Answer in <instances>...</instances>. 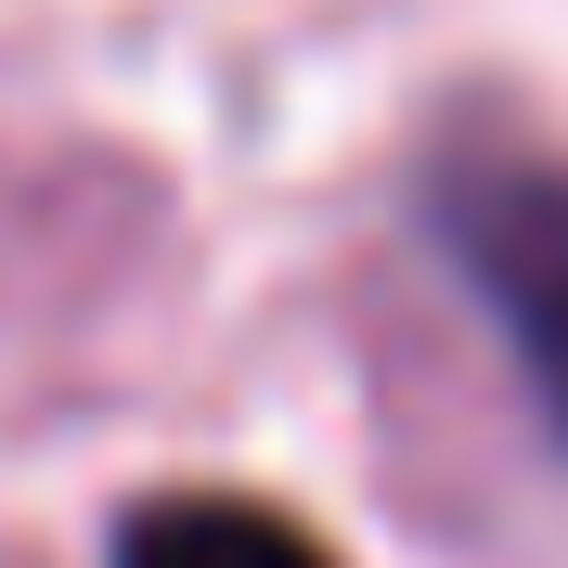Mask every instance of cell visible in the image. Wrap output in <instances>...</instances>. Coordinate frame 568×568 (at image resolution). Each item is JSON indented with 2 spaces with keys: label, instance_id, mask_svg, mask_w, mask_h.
<instances>
[{
  "label": "cell",
  "instance_id": "1",
  "mask_svg": "<svg viewBox=\"0 0 568 568\" xmlns=\"http://www.w3.org/2000/svg\"><path fill=\"white\" fill-rule=\"evenodd\" d=\"M426 207H439L453 272L478 284V311L504 323L542 426L568 439V169H542V155H465V169H439Z\"/></svg>",
  "mask_w": 568,
  "mask_h": 568
},
{
  "label": "cell",
  "instance_id": "2",
  "mask_svg": "<svg viewBox=\"0 0 568 568\" xmlns=\"http://www.w3.org/2000/svg\"><path fill=\"white\" fill-rule=\"evenodd\" d=\"M104 568H336V542L297 530V517L258 504V491H155V504L116 517Z\"/></svg>",
  "mask_w": 568,
  "mask_h": 568
}]
</instances>
